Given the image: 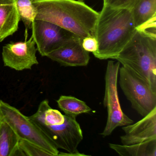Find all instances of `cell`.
Wrapping results in <instances>:
<instances>
[{
  "instance_id": "cell-1",
  "label": "cell",
  "mask_w": 156,
  "mask_h": 156,
  "mask_svg": "<svg viewBox=\"0 0 156 156\" xmlns=\"http://www.w3.org/2000/svg\"><path fill=\"white\" fill-rule=\"evenodd\" d=\"M35 20L58 25L78 38L93 35L99 12L78 0H35Z\"/></svg>"
},
{
  "instance_id": "cell-2",
  "label": "cell",
  "mask_w": 156,
  "mask_h": 156,
  "mask_svg": "<svg viewBox=\"0 0 156 156\" xmlns=\"http://www.w3.org/2000/svg\"><path fill=\"white\" fill-rule=\"evenodd\" d=\"M136 30L131 10L103 4L93 33L98 42V49L93 55L99 60L115 59Z\"/></svg>"
},
{
  "instance_id": "cell-3",
  "label": "cell",
  "mask_w": 156,
  "mask_h": 156,
  "mask_svg": "<svg viewBox=\"0 0 156 156\" xmlns=\"http://www.w3.org/2000/svg\"><path fill=\"white\" fill-rule=\"evenodd\" d=\"M114 59L147 82L156 92V33L137 28L133 37Z\"/></svg>"
},
{
  "instance_id": "cell-4",
  "label": "cell",
  "mask_w": 156,
  "mask_h": 156,
  "mask_svg": "<svg viewBox=\"0 0 156 156\" xmlns=\"http://www.w3.org/2000/svg\"><path fill=\"white\" fill-rule=\"evenodd\" d=\"M0 120L8 124L19 139L26 140L58 156L60 151L52 140L30 119L19 109L0 100Z\"/></svg>"
},
{
  "instance_id": "cell-5",
  "label": "cell",
  "mask_w": 156,
  "mask_h": 156,
  "mask_svg": "<svg viewBox=\"0 0 156 156\" xmlns=\"http://www.w3.org/2000/svg\"><path fill=\"white\" fill-rule=\"evenodd\" d=\"M120 87L134 109L142 117L156 108V92L149 84L132 70L119 68Z\"/></svg>"
},
{
  "instance_id": "cell-6",
  "label": "cell",
  "mask_w": 156,
  "mask_h": 156,
  "mask_svg": "<svg viewBox=\"0 0 156 156\" xmlns=\"http://www.w3.org/2000/svg\"><path fill=\"white\" fill-rule=\"evenodd\" d=\"M120 63L108 62L105 76V90L104 105L107 108L106 125L101 135L107 136L118 127L124 126L133 123L121 109L117 90V81Z\"/></svg>"
},
{
  "instance_id": "cell-7",
  "label": "cell",
  "mask_w": 156,
  "mask_h": 156,
  "mask_svg": "<svg viewBox=\"0 0 156 156\" xmlns=\"http://www.w3.org/2000/svg\"><path fill=\"white\" fill-rule=\"evenodd\" d=\"M62 124L47 126L35 124L52 140L58 148L67 152H59L58 156H83L77 150L78 145L83 139V134L75 117L65 115Z\"/></svg>"
},
{
  "instance_id": "cell-8",
  "label": "cell",
  "mask_w": 156,
  "mask_h": 156,
  "mask_svg": "<svg viewBox=\"0 0 156 156\" xmlns=\"http://www.w3.org/2000/svg\"><path fill=\"white\" fill-rule=\"evenodd\" d=\"M31 30L37 51L41 56L46 57L62 46L73 35L56 24L42 20H35Z\"/></svg>"
},
{
  "instance_id": "cell-9",
  "label": "cell",
  "mask_w": 156,
  "mask_h": 156,
  "mask_svg": "<svg viewBox=\"0 0 156 156\" xmlns=\"http://www.w3.org/2000/svg\"><path fill=\"white\" fill-rule=\"evenodd\" d=\"M37 51L32 36L24 41L11 42L2 48V58L4 66L17 71L31 70L39 64Z\"/></svg>"
},
{
  "instance_id": "cell-10",
  "label": "cell",
  "mask_w": 156,
  "mask_h": 156,
  "mask_svg": "<svg viewBox=\"0 0 156 156\" xmlns=\"http://www.w3.org/2000/svg\"><path fill=\"white\" fill-rule=\"evenodd\" d=\"M83 39L72 35L64 44L47 57L64 66H84L90 60L88 52L82 46Z\"/></svg>"
},
{
  "instance_id": "cell-11",
  "label": "cell",
  "mask_w": 156,
  "mask_h": 156,
  "mask_svg": "<svg viewBox=\"0 0 156 156\" xmlns=\"http://www.w3.org/2000/svg\"><path fill=\"white\" fill-rule=\"evenodd\" d=\"M135 124L124 126L120 136L123 145H131L156 139V108Z\"/></svg>"
},
{
  "instance_id": "cell-12",
  "label": "cell",
  "mask_w": 156,
  "mask_h": 156,
  "mask_svg": "<svg viewBox=\"0 0 156 156\" xmlns=\"http://www.w3.org/2000/svg\"><path fill=\"white\" fill-rule=\"evenodd\" d=\"M20 20L17 0H0V42L18 30Z\"/></svg>"
},
{
  "instance_id": "cell-13",
  "label": "cell",
  "mask_w": 156,
  "mask_h": 156,
  "mask_svg": "<svg viewBox=\"0 0 156 156\" xmlns=\"http://www.w3.org/2000/svg\"><path fill=\"white\" fill-rule=\"evenodd\" d=\"M110 148L122 156H156V139L131 145L109 143Z\"/></svg>"
},
{
  "instance_id": "cell-14",
  "label": "cell",
  "mask_w": 156,
  "mask_h": 156,
  "mask_svg": "<svg viewBox=\"0 0 156 156\" xmlns=\"http://www.w3.org/2000/svg\"><path fill=\"white\" fill-rule=\"evenodd\" d=\"M19 140L11 128L0 120V156H15Z\"/></svg>"
},
{
  "instance_id": "cell-15",
  "label": "cell",
  "mask_w": 156,
  "mask_h": 156,
  "mask_svg": "<svg viewBox=\"0 0 156 156\" xmlns=\"http://www.w3.org/2000/svg\"><path fill=\"white\" fill-rule=\"evenodd\" d=\"M131 11L135 25L139 28L156 17V0H141Z\"/></svg>"
},
{
  "instance_id": "cell-16",
  "label": "cell",
  "mask_w": 156,
  "mask_h": 156,
  "mask_svg": "<svg viewBox=\"0 0 156 156\" xmlns=\"http://www.w3.org/2000/svg\"><path fill=\"white\" fill-rule=\"evenodd\" d=\"M59 108L66 115L76 118L78 115L88 113L92 109L84 101L70 96H61L57 100Z\"/></svg>"
},
{
  "instance_id": "cell-17",
  "label": "cell",
  "mask_w": 156,
  "mask_h": 156,
  "mask_svg": "<svg viewBox=\"0 0 156 156\" xmlns=\"http://www.w3.org/2000/svg\"><path fill=\"white\" fill-rule=\"evenodd\" d=\"M17 7L20 20L26 29H31L36 19V12L32 0H17Z\"/></svg>"
},
{
  "instance_id": "cell-18",
  "label": "cell",
  "mask_w": 156,
  "mask_h": 156,
  "mask_svg": "<svg viewBox=\"0 0 156 156\" xmlns=\"http://www.w3.org/2000/svg\"><path fill=\"white\" fill-rule=\"evenodd\" d=\"M16 156H52L43 148L23 139H19Z\"/></svg>"
},
{
  "instance_id": "cell-19",
  "label": "cell",
  "mask_w": 156,
  "mask_h": 156,
  "mask_svg": "<svg viewBox=\"0 0 156 156\" xmlns=\"http://www.w3.org/2000/svg\"><path fill=\"white\" fill-rule=\"evenodd\" d=\"M141 0H103V4L114 9H132Z\"/></svg>"
},
{
  "instance_id": "cell-20",
  "label": "cell",
  "mask_w": 156,
  "mask_h": 156,
  "mask_svg": "<svg viewBox=\"0 0 156 156\" xmlns=\"http://www.w3.org/2000/svg\"><path fill=\"white\" fill-rule=\"evenodd\" d=\"M82 46L86 51L89 53L95 52L98 49V42L96 39L91 35L83 39Z\"/></svg>"
},
{
  "instance_id": "cell-21",
  "label": "cell",
  "mask_w": 156,
  "mask_h": 156,
  "mask_svg": "<svg viewBox=\"0 0 156 156\" xmlns=\"http://www.w3.org/2000/svg\"><path fill=\"white\" fill-rule=\"evenodd\" d=\"M78 1H85V0H78Z\"/></svg>"
},
{
  "instance_id": "cell-22",
  "label": "cell",
  "mask_w": 156,
  "mask_h": 156,
  "mask_svg": "<svg viewBox=\"0 0 156 156\" xmlns=\"http://www.w3.org/2000/svg\"><path fill=\"white\" fill-rule=\"evenodd\" d=\"M32 1H35V0H32Z\"/></svg>"
}]
</instances>
